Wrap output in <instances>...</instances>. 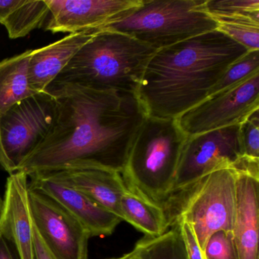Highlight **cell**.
I'll use <instances>...</instances> for the list:
<instances>
[{
	"mask_svg": "<svg viewBox=\"0 0 259 259\" xmlns=\"http://www.w3.org/2000/svg\"><path fill=\"white\" fill-rule=\"evenodd\" d=\"M46 91L57 103L55 122L18 172L28 177L90 168L122 172L147 116L137 95L73 84Z\"/></svg>",
	"mask_w": 259,
	"mask_h": 259,
	"instance_id": "cell-1",
	"label": "cell"
},
{
	"mask_svg": "<svg viewBox=\"0 0 259 259\" xmlns=\"http://www.w3.org/2000/svg\"><path fill=\"white\" fill-rule=\"evenodd\" d=\"M248 51L218 29L156 51L137 92L147 116L177 119L206 99Z\"/></svg>",
	"mask_w": 259,
	"mask_h": 259,
	"instance_id": "cell-2",
	"label": "cell"
},
{
	"mask_svg": "<svg viewBox=\"0 0 259 259\" xmlns=\"http://www.w3.org/2000/svg\"><path fill=\"white\" fill-rule=\"evenodd\" d=\"M156 51L127 34L101 30L47 89L73 84L137 95L145 68Z\"/></svg>",
	"mask_w": 259,
	"mask_h": 259,
	"instance_id": "cell-3",
	"label": "cell"
},
{
	"mask_svg": "<svg viewBox=\"0 0 259 259\" xmlns=\"http://www.w3.org/2000/svg\"><path fill=\"white\" fill-rule=\"evenodd\" d=\"M187 139L177 119L146 116L135 136L121 172L127 190L166 211Z\"/></svg>",
	"mask_w": 259,
	"mask_h": 259,
	"instance_id": "cell-4",
	"label": "cell"
},
{
	"mask_svg": "<svg viewBox=\"0 0 259 259\" xmlns=\"http://www.w3.org/2000/svg\"><path fill=\"white\" fill-rule=\"evenodd\" d=\"M206 0H142L103 29L127 34L158 51L217 30Z\"/></svg>",
	"mask_w": 259,
	"mask_h": 259,
	"instance_id": "cell-5",
	"label": "cell"
},
{
	"mask_svg": "<svg viewBox=\"0 0 259 259\" xmlns=\"http://www.w3.org/2000/svg\"><path fill=\"white\" fill-rule=\"evenodd\" d=\"M236 169L222 168L174 197L166 207L170 227L183 220L193 229L201 251L213 233L232 232L236 203Z\"/></svg>",
	"mask_w": 259,
	"mask_h": 259,
	"instance_id": "cell-6",
	"label": "cell"
},
{
	"mask_svg": "<svg viewBox=\"0 0 259 259\" xmlns=\"http://www.w3.org/2000/svg\"><path fill=\"white\" fill-rule=\"evenodd\" d=\"M222 168L259 174V161L244 157L240 124L188 137L180 155L169 202L207 174Z\"/></svg>",
	"mask_w": 259,
	"mask_h": 259,
	"instance_id": "cell-7",
	"label": "cell"
},
{
	"mask_svg": "<svg viewBox=\"0 0 259 259\" xmlns=\"http://www.w3.org/2000/svg\"><path fill=\"white\" fill-rule=\"evenodd\" d=\"M57 103L49 92H40L0 115V166L10 175L43 142L54 126Z\"/></svg>",
	"mask_w": 259,
	"mask_h": 259,
	"instance_id": "cell-8",
	"label": "cell"
},
{
	"mask_svg": "<svg viewBox=\"0 0 259 259\" xmlns=\"http://www.w3.org/2000/svg\"><path fill=\"white\" fill-rule=\"evenodd\" d=\"M259 109V72L225 90L207 97L179 116L188 137L241 124Z\"/></svg>",
	"mask_w": 259,
	"mask_h": 259,
	"instance_id": "cell-9",
	"label": "cell"
},
{
	"mask_svg": "<svg viewBox=\"0 0 259 259\" xmlns=\"http://www.w3.org/2000/svg\"><path fill=\"white\" fill-rule=\"evenodd\" d=\"M33 224L54 259H89V230L48 195L28 188Z\"/></svg>",
	"mask_w": 259,
	"mask_h": 259,
	"instance_id": "cell-10",
	"label": "cell"
},
{
	"mask_svg": "<svg viewBox=\"0 0 259 259\" xmlns=\"http://www.w3.org/2000/svg\"><path fill=\"white\" fill-rule=\"evenodd\" d=\"M49 16L43 28L54 34L103 29L142 0H46Z\"/></svg>",
	"mask_w": 259,
	"mask_h": 259,
	"instance_id": "cell-11",
	"label": "cell"
},
{
	"mask_svg": "<svg viewBox=\"0 0 259 259\" xmlns=\"http://www.w3.org/2000/svg\"><path fill=\"white\" fill-rule=\"evenodd\" d=\"M28 188L58 203L89 230L91 236H110L122 219L94 202L89 197L57 177L54 172L30 176Z\"/></svg>",
	"mask_w": 259,
	"mask_h": 259,
	"instance_id": "cell-12",
	"label": "cell"
},
{
	"mask_svg": "<svg viewBox=\"0 0 259 259\" xmlns=\"http://www.w3.org/2000/svg\"><path fill=\"white\" fill-rule=\"evenodd\" d=\"M28 177L15 172L7 179L5 213L0 234L12 242L19 259H35L34 224L28 201Z\"/></svg>",
	"mask_w": 259,
	"mask_h": 259,
	"instance_id": "cell-13",
	"label": "cell"
},
{
	"mask_svg": "<svg viewBox=\"0 0 259 259\" xmlns=\"http://www.w3.org/2000/svg\"><path fill=\"white\" fill-rule=\"evenodd\" d=\"M259 174L236 170L233 240L239 259L258 257Z\"/></svg>",
	"mask_w": 259,
	"mask_h": 259,
	"instance_id": "cell-14",
	"label": "cell"
},
{
	"mask_svg": "<svg viewBox=\"0 0 259 259\" xmlns=\"http://www.w3.org/2000/svg\"><path fill=\"white\" fill-rule=\"evenodd\" d=\"M68 34L48 46L33 50L28 63V83L35 93L45 92L78 51L98 31Z\"/></svg>",
	"mask_w": 259,
	"mask_h": 259,
	"instance_id": "cell-15",
	"label": "cell"
},
{
	"mask_svg": "<svg viewBox=\"0 0 259 259\" xmlns=\"http://www.w3.org/2000/svg\"><path fill=\"white\" fill-rule=\"evenodd\" d=\"M54 174L94 202L122 219L119 201L127 189L121 172L90 168L66 169Z\"/></svg>",
	"mask_w": 259,
	"mask_h": 259,
	"instance_id": "cell-16",
	"label": "cell"
},
{
	"mask_svg": "<svg viewBox=\"0 0 259 259\" xmlns=\"http://www.w3.org/2000/svg\"><path fill=\"white\" fill-rule=\"evenodd\" d=\"M33 50L0 60V115L32 95L28 83V63Z\"/></svg>",
	"mask_w": 259,
	"mask_h": 259,
	"instance_id": "cell-17",
	"label": "cell"
},
{
	"mask_svg": "<svg viewBox=\"0 0 259 259\" xmlns=\"http://www.w3.org/2000/svg\"><path fill=\"white\" fill-rule=\"evenodd\" d=\"M122 221H127L145 236L157 237L170 227L169 217L161 206L150 202L126 190L119 201Z\"/></svg>",
	"mask_w": 259,
	"mask_h": 259,
	"instance_id": "cell-18",
	"label": "cell"
},
{
	"mask_svg": "<svg viewBox=\"0 0 259 259\" xmlns=\"http://www.w3.org/2000/svg\"><path fill=\"white\" fill-rule=\"evenodd\" d=\"M157 237L144 236L130 251L133 259H188L177 224Z\"/></svg>",
	"mask_w": 259,
	"mask_h": 259,
	"instance_id": "cell-19",
	"label": "cell"
},
{
	"mask_svg": "<svg viewBox=\"0 0 259 259\" xmlns=\"http://www.w3.org/2000/svg\"><path fill=\"white\" fill-rule=\"evenodd\" d=\"M49 16L46 0H22L20 5L3 22L10 39L21 38L37 28H43Z\"/></svg>",
	"mask_w": 259,
	"mask_h": 259,
	"instance_id": "cell-20",
	"label": "cell"
},
{
	"mask_svg": "<svg viewBox=\"0 0 259 259\" xmlns=\"http://www.w3.org/2000/svg\"><path fill=\"white\" fill-rule=\"evenodd\" d=\"M213 19L218 23L219 31L248 51H258L259 19L247 16Z\"/></svg>",
	"mask_w": 259,
	"mask_h": 259,
	"instance_id": "cell-21",
	"label": "cell"
},
{
	"mask_svg": "<svg viewBox=\"0 0 259 259\" xmlns=\"http://www.w3.org/2000/svg\"><path fill=\"white\" fill-rule=\"evenodd\" d=\"M259 72L258 51H248L226 71L208 96L232 87Z\"/></svg>",
	"mask_w": 259,
	"mask_h": 259,
	"instance_id": "cell-22",
	"label": "cell"
},
{
	"mask_svg": "<svg viewBox=\"0 0 259 259\" xmlns=\"http://www.w3.org/2000/svg\"><path fill=\"white\" fill-rule=\"evenodd\" d=\"M205 8L213 19L247 16L259 19L258 0H206Z\"/></svg>",
	"mask_w": 259,
	"mask_h": 259,
	"instance_id": "cell-23",
	"label": "cell"
},
{
	"mask_svg": "<svg viewBox=\"0 0 259 259\" xmlns=\"http://www.w3.org/2000/svg\"><path fill=\"white\" fill-rule=\"evenodd\" d=\"M204 254L205 259H239L232 232L213 233L206 243Z\"/></svg>",
	"mask_w": 259,
	"mask_h": 259,
	"instance_id": "cell-24",
	"label": "cell"
},
{
	"mask_svg": "<svg viewBox=\"0 0 259 259\" xmlns=\"http://www.w3.org/2000/svg\"><path fill=\"white\" fill-rule=\"evenodd\" d=\"M240 137L244 157L259 161V109L240 124Z\"/></svg>",
	"mask_w": 259,
	"mask_h": 259,
	"instance_id": "cell-25",
	"label": "cell"
},
{
	"mask_svg": "<svg viewBox=\"0 0 259 259\" xmlns=\"http://www.w3.org/2000/svg\"><path fill=\"white\" fill-rule=\"evenodd\" d=\"M174 224L178 225L188 259H205L190 224L183 220H177L172 223V225Z\"/></svg>",
	"mask_w": 259,
	"mask_h": 259,
	"instance_id": "cell-26",
	"label": "cell"
},
{
	"mask_svg": "<svg viewBox=\"0 0 259 259\" xmlns=\"http://www.w3.org/2000/svg\"><path fill=\"white\" fill-rule=\"evenodd\" d=\"M34 253H35V259H54L45 246L43 240L38 233L34 227Z\"/></svg>",
	"mask_w": 259,
	"mask_h": 259,
	"instance_id": "cell-27",
	"label": "cell"
},
{
	"mask_svg": "<svg viewBox=\"0 0 259 259\" xmlns=\"http://www.w3.org/2000/svg\"><path fill=\"white\" fill-rule=\"evenodd\" d=\"M0 259H19L12 242L3 236H0Z\"/></svg>",
	"mask_w": 259,
	"mask_h": 259,
	"instance_id": "cell-28",
	"label": "cell"
},
{
	"mask_svg": "<svg viewBox=\"0 0 259 259\" xmlns=\"http://www.w3.org/2000/svg\"><path fill=\"white\" fill-rule=\"evenodd\" d=\"M22 3V0H0V24L8 18L13 10Z\"/></svg>",
	"mask_w": 259,
	"mask_h": 259,
	"instance_id": "cell-29",
	"label": "cell"
},
{
	"mask_svg": "<svg viewBox=\"0 0 259 259\" xmlns=\"http://www.w3.org/2000/svg\"><path fill=\"white\" fill-rule=\"evenodd\" d=\"M4 213H5V202H4V198L3 199L0 196V229L4 221Z\"/></svg>",
	"mask_w": 259,
	"mask_h": 259,
	"instance_id": "cell-30",
	"label": "cell"
},
{
	"mask_svg": "<svg viewBox=\"0 0 259 259\" xmlns=\"http://www.w3.org/2000/svg\"><path fill=\"white\" fill-rule=\"evenodd\" d=\"M123 259H133V257H132L131 254H130V253H128V254H124L123 256Z\"/></svg>",
	"mask_w": 259,
	"mask_h": 259,
	"instance_id": "cell-31",
	"label": "cell"
},
{
	"mask_svg": "<svg viewBox=\"0 0 259 259\" xmlns=\"http://www.w3.org/2000/svg\"><path fill=\"white\" fill-rule=\"evenodd\" d=\"M110 259H123V257H118V258H110Z\"/></svg>",
	"mask_w": 259,
	"mask_h": 259,
	"instance_id": "cell-32",
	"label": "cell"
}]
</instances>
